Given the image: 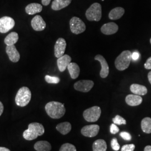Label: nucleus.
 Masks as SVG:
<instances>
[{
	"instance_id": "9",
	"label": "nucleus",
	"mask_w": 151,
	"mask_h": 151,
	"mask_svg": "<svg viewBox=\"0 0 151 151\" xmlns=\"http://www.w3.org/2000/svg\"><path fill=\"white\" fill-rule=\"evenodd\" d=\"M100 130V127L97 124L88 125L83 127L81 129V134L85 137L92 138L98 134Z\"/></svg>"
},
{
	"instance_id": "15",
	"label": "nucleus",
	"mask_w": 151,
	"mask_h": 151,
	"mask_svg": "<svg viewBox=\"0 0 151 151\" xmlns=\"http://www.w3.org/2000/svg\"><path fill=\"white\" fill-rule=\"evenodd\" d=\"M6 52L11 62L16 63L20 60V55L14 45H7L6 48Z\"/></svg>"
},
{
	"instance_id": "21",
	"label": "nucleus",
	"mask_w": 151,
	"mask_h": 151,
	"mask_svg": "<svg viewBox=\"0 0 151 151\" xmlns=\"http://www.w3.org/2000/svg\"><path fill=\"white\" fill-rule=\"evenodd\" d=\"M68 70L70 74V77L75 80L76 79L80 73V68L78 65L76 63H72L70 62L67 67Z\"/></svg>"
},
{
	"instance_id": "33",
	"label": "nucleus",
	"mask_w": 151,
	"mask_h": 151,
	"mask_svg": "<svg viewBox=\"0 0 151 151\" xmlns=\"http://www.w3.org/2000/svg\"><path fill=\"white\" fill-rule=\"evenodd\" d=\"M120 136L125 140H130L132 139V136L129 133L126 132H122L120 133Z\"/></svg>"
},
{
	"instance_id": "16",
	"label": "nucleus",
	"mask_w": 151,
	"mask_h": 151,
	"mask_svg": "<svg viewBox=\"0 0 151 151\" xmlns=\"http://www.w3.org/2000/svg\"><path fill=\"white\" fill-rule=\"evenodd\" d=\"M71 57L67 54H65L58 58L57 60V65L60 72H64L71 62Z\"/></svg>"
},
{
	"instance_id": "22",
	"label": "nucleus",
	"mask_w": 151,
	"mask_h": 151,
	"mask_svg": "<svg viewBox=\"0 0 151 151\" xmlns=\"http://www.w3.org/2000/svg\"><path fill=\"white\" fill-rule=\"evenodd\" d=\"M43 7L39 4L32 3L25 7V11L29 15H34L42 11Z\"/></svg>"
},
{
	"instance_id": "3",
	"label": "nucleus",
	"mask_w": 151,
	"mask_h": 151,
	"mask_svg": "<svg viewBox=\"0 0 151 151\" xmlns=\"http://www.w3.org/2000/svg\"><path fill=\"white\" fill-rule=\"evenodd\" d=\"M132 54L129 50H124L116 57L115 60V66L118 70L122 71L127 69L129 66Z\"/></svg>"
},
{
	"instance_id": "1",
	"label": "nucleus",
	"mask_w": 151,
	"mask_h": 151,
	"mask_svg": "<svg viewBox=\"0 0 151 151\" xmlns=\"http://www.w3.org/2000/svg\"><path fill=\"white\" fill-rule=\"evenodd\" d=\"M46 113L52 119H60L65 113V104L58 101H50L45 106Z\"/></svg>"
},
{
	"instance_id": "4",
	"label": "nucleus",
	"mask_w": 151,
	"mask_h": 151,
	"mask_svg": "<svg viewBox=\"0 0 151 151\" xmlns=\"http://www.w3.org/2000/svg\"><path fill=\"white\" fill-rule=\"evenodd\" d=\"M32 98V93L27 87H22L17 92L15 97L16 105L20 107H24L29 103Z\"/></svg>"
},
{
	"instance_id": "39",
	"label": "nucleus",
	"mask_w": 151,
	"mask_h": 151,
	"mask_svg": "<svg viewBox=\"0 0 151 151\" xmlns=\"http://www.w3.org/2000/svg\"><path fill=\"white\" fill-rule=\"evenodd\" d=\"M0 151H10V150L6 147H0Z\"/></svg>"
},
{
	"instance_id": "11",
	"label": "nucleus",
	"mask_w": 151,
	"mask_h": 151,
	"mask_svg": "<svg viewBox=\"0 0 151 151\" xmlns=\"http://www.w3.org/2000/svg\"><path fill=\"white\" fill-rule=\"evenodd\" d=\"M67 43L65 39L60 38L58 39L54 45V55L57 58L63 56L65 54Z\"/></svg>"
},
{
	"instance_id": "40",
	"label": "nucleus",
	"mask_w": 151,
	"mask_h": 151,
	"mask_svg": "<svg viewBox=\"0 0 151 151\" xmlns=\"http://www.w3.org/2000/svg\"><path fill=\"white\" fill-rule=\"evenodd\" d=\"M144 151H151V146H147L145 148Z\"/></svg>"
},
{
	"instance_id": "23",
	"label": "nucleus",
	"mask_w": 151,
	"mask_h": 151,
	"mask_svg": "<svg viewBox=\"0 0 151 151\" xmlns=\"http://www.w3.org/2000/svg\"><path fill=\"white\" fill-rule=\"evenodd\" d=\"M34 148L37 151H50L52 146L48 141L41 140L36 142Z\"/></svg>"
},
{
	"instance_id": "12",
	"label": "nucleus",
	"mask_w": 151,
	"mask_h": 151,
	"mask_svg": "<svg viewBox=\"0 0 151 151\" xmlns=\"http://www.w3.org/2000/svg\"><path fill=\"white\" fill-rule=\"evenodd\" d=\"M95 60L99 62L101 66V70L100 72V77L103 78H105L108 77L109 73V67L107 61L105 59L103 55L97 54L95 57Z\"/></svg>"
},
{
	"instance_id": "25",
	"label": "nucleus",
	"mask_w": 151,
	"mask_h": 151,
	"mask_svg": "<svg viewBox=\"0 0 151 151\" xmlns=\"http://www.w3.org/2000/svg\"><path fill=\"white\" fill-rule=\"evenodd\" d=\"M93 151H106L107 144L104 139L95 140L92 145Z\"/></svg>"
},
{
	"instance_id": "2",
	"label": "nucleus",
	"mask_w": 151,
	"mask_h": 151,
	"mask_svg": "<svg viewBox=\"0 0 151 151\" xmlns=\"http://www.w3.org/2000/svg\"><path fill=\"white\" fill-rule=\"evenodd\" d=\"M45 132L43 125L38 123H32L29 124L28 129L23 133V137L27 140H32L43 135Z\"/></svg>"
},
{
	"instance_id": "31",
	"label": "nucleus",
	"mask_w": 151,
	"mask_h": 151,
	"mask_svg": "<svg viewBox=\"0 0 151 151\" xmlns=\"http://www.w3.org/2000/svg\"><path fill=\"white\" fill-rule=\"evenodd\" d=\"M111 147L114 151H119L120 148V146L119 145V143L116 138H114L111 141Z\"/></svg>"
},
{
	"instance_id": "28",
	"label": "nucleus",
	"mask_w": 151,
	"mask_h": 151,
	"mask_svg": "<svg viewBox=\"0 0 151 151\" xmlns=\"http://www.w3.org/2000/svg\"><path fill=\"white\" fill-rule=\"evenodd\" d=\"M60 151H77V150L74 145L67 143L60 147Z\"/></svg>"
},
{
	"instance_id": "26",
	"label": "nucleus",
	"mask_w": 151,
	"mask_h": 151,
	"mask_svg": "<svg viewBox=\"0 0 151 151\" xmlns=\"http://www.w3.org/2000/svg\"><path fill=\"white\" fill-rule=\"evenodd\" d=\"M19 40L18 34L16 32H12L10 33L6 37L4 42L7 45H13L17 42Z\"/></svg>"
},
{
	"instance_id": "20",
	"label": "nucleus",
	"mask_w": 151,
	"mask_h": 151,
	"mask_svg": "<svg viewBox=\"0 0 151 151\" xmlns=\"http://www.w3.org/2000/svg\"><path fill=\"white\" fill-rule=\"evenodd\" d=\"M72 0H54L52 4V9L54 11H58L67 7Z\"/></svg>"
},
{
	"instance_id": "5",
	"label": "nucleus",
	"mask_w": 151,
	"mask_h": 151,
	"mask_svg": "<svg viewBox=\"0 0 151 151\" xmlns=\"http://www.w3.org/2000/svg\"><path fill=\"white\" fill-rule=\"evenodd\" d=\"M87 19L90 22H99L102 17L101 6L99 3H94L86 11Z\"/></svg>"
},
{
	"instance_id": "6",
	"label": "nucleus",
	"mask_w": 151,
	"mask_h": 151,
	"mask_svg": "<svg viewBox=\"0 0 151 151\" xmlns=\"http://www.w3.org/2000/svg\"><path fill=\"white\" fill-rule=\"evenodd\" d=\"M101 114V108L98 106H94L85 110L83 111V116L87 122H95L100 118Z\"/></svg>"
},
{
	"instance_id": "42",
	"label": "nucleus",
	"mask_w": 151,
	"mask_h": 151,
	"mask_svg": "<svg viewBox=\"0 0 151 151\" xmlns=\"http://www.w3.org/2000/svg\"><path fill=\"white\" fill-rule=\"evenodd\" d=\"M150 43L151 44V39H150Z\"/></svg>"
},
{
	"instance_id": "19",
	"label": "nucleus",
	"mask_w": 151,
	"mask_h": 151,
	"mask_svg": "<svg viewBox=\"0 0 151 151\" xmlns=\"http://www.w3.org/2000/svg\"><path fill=\"white\" fill-rule=\"evenodd\" d=\"M125 13L124 8L117 7L110 11L109 14V18L112 20H116L120 19Z\"/></svg>"
},
{
	"instance_id": "34",
	"label": "nucleus",
	"mask_w": 151,
	"mask_h": 151,
	"mask_svg": "<svg viewBox=\"0 0 151 151\" xmlns=\"http://www.w3.org/2000/svg\"><path fill=\"white\" fill-rule=\"evenodd\" d=\"M110 132L111 134H115L119 132V128L116 125V124H112L110 125Z\"/></svg>"
},
{
	"instance_id": "13",
	"label": "nucleus",
	"mask_w": 151,
	"mask_h": 151,
	"mask_svg": "<svg viewBox=\"0 0 151 151\" xmlns=\"http://www.w3.org/2000/svg\"><path fill=\"white\" fill-rule=\"evenodd\" d=\"M118 25L113 22H110L104 24L101 27V32L106 35H113L118 31Z\"/></svg>"
},
{
	"instance_id": "32",
	"label": "nucleus",
	"mask_w": 151,
	"mask_h": 151,
	"mask_svg": "<svg viewBox=\"0 0 151 151\" xmlns=\"http://www.w3.org/2000/svg\"><path fill=\"white\" fill-rule=\"evenodd\" d=\"M135 146L134 144L125 145L122 147L121 151H134Z\"/></svg>"
},
{
	"instance_id": "29",
	"label": "nucleus",
	"mask_w": 151,
	"mask_h": 151,
	"mask_svg": "<svg viewBox=\"0 0 151 151\" xmlns=\"http://www.w3.org/2000/svg\"><path fill=\"white\" fill-rule=\"evenodd\" d=\"M45 80L48 83L57 84L60 82V78H58L57 77L46 75L45 76Z\"/></svg>"
},
{
	"instance_id": "37",
	"label": "nucleus",
	"mask_w": 151,
	"mask_h": 151,
	"mask_svg": "<svg viewBox=\"0 0 151 151\" xmlns=\"http://www.w3.org/2000/svg\"><path fill=\"white\" fill-rule=\"evenodd\" d=\"M51 0H42V3L44 6H48L50 4Z\"/></svg>"
},
{
	"instance_id": "24",
	"label": "nucleus",
	"mask_w": 151,
	"mask_h": 151,
	"mask_svg": "<svg viewBox=\"0 0 151 151\" xmlns=\"http://www.w3.org/2000/svg\"><path fill=\"white\" fill-rule=\"evenodd\" d=\"M72 125L69 122H63L56 126V129L63 135H66L70 132Z\"/></svg>"
},
{
	"instance_id": "10",
	"label": "nucleus",
	"mask_w": 151,
	"mask_h": 151,
	"mask_svg": "<svg viewBox=\"0 0 151 151\" xmlns=\"http://www.w3.org/2000/svg\"><path fill=\"white\" fill-rule=\"evenodd\" d=\"M94 86V82L91 80H80L74 84L76 90L82 92H88Z\"/></svg>"
},
{
	"instance_id": "27",
	"label": "nucleus",
	"mask_w": 151,
	"mask_h": 151,
	"mask_svg": "<svg viewBox=\"0 0 151 151\" xmlns=\"http://www.w3.org/2000/svg\"><path fill=\"white\" fill-rule=\"evenodd\" d=\"M141 128L142 131L147 133H151V118L149 117H146L142 119L141 122Z\"/></svg>"
},
{
	"instance_id": "14",
	"label": "nucleus",
	"mask_w": 151,
	"mask_h": 151,
	"mask_svg": "<svg viewBox=\"0 0 151 151\" xmlns=\"http://www.w3.org/2000/svg\"><path fill=\"white\" fill-rule=\"evenodd\" d=\"M32 27L35 31H43L46 27V23L42 17L40 15L35 16L31 22Z\"/></svg>"
},
{
	"instance_id": "18",
	"label": "nucleus",
	"mask_w": 151,
	"mask_h": 151,
	"mask_svg": "<svg viewBox=\"0 0 151 151\" xmlns=\"http://www.w3.org/2000/svg\"><path fill=\"white\" fill-rule=\"evenodd\" d=\"M130 90L132 93L135 95L143 96L147 93V88L146 86L141 85L139 84L133 83L130 87Z\"/></svg>"
},
{
	"instance_id": "41",
	"label": "nucleus",
	"mask_w": 151,
	"mask_h": 151,
	"mask_svg": "<svg viewBox=\"0 0 151 151\" xmlns=\"http://www.w3.org/2000/svg\"><path fill=\"white\" fill-rule=\"evenodd\" d=\"M148 81L150 82V83L151 84V71H150L148 74Z\"/></svg>"
},
{
	"instance_id": "30",
	"label": "nucleus",
	"mask_w": 151,
	"mask_h": 151,
	"mask_svg": "<svg viewBox=\"0 0 151 151\" xmlns=\"http://www.w3.org/2000/svg\"><path fill=\"white\" fill-rule=\"evenodd\" d=\"M113 122L114 124L117 125H125L127 124L126 120L119 115H116L115 117L113 119Z\"/></svg>"
},
{
	"instance_id": "36",
	"label": "nucleus",
	"mask_w": 151,
	"mask_h": 151,
	"mask_svg": "<svg viewBox=\"0 0 151 151\" xmlns=\"http://www.w3.org/2000/svg\"><path fill=\"white\" fill-rule=\"evenodd\" d=\"M139 56V55L138 53L134 52V53L132 54V58L134 60H137V59H138Z\"/></svg>"
},
{
	"instance_id": "17",
	"label": "nucleus",
	"mask_w": 151,
	"mask_h": 151,
	"mask_svg": "<svg viewBox=\"0 0 151 151\" xmlns=\"http://www.w3.org/2000/svg\"><path fill=\"white\" fill-rule=\"evenodd\" d=\"M143 101V99L139 95L130 94L125 97V102L130 106H136L139 105Z\"/></svg>"
},
{
	"instance_id": "7",
	"label": "nucleus",
	"mask_w": 151,
	"mask_h": 151,
	"mask_svg": "<svg viewBox=\"0 0 151 151\" xmlns=\"http://www.w3.org/2000/svg\"><path fill=\"white\" fill-rule=\"evenodd\" d=\"M70 25L71 32L76 35L84 32L86 29L84 22L77 17H73L70 19Z\"/></svg>"
},
{
	"instance_id": "38",
	"label": "nucleus",
	"mask_w": 151,
	"mask_h": 151,
	"mask_svg": "<svg viewBox=\"0 0 151 151\" xmlns=\"http://www.w3.org/2000/svg\"><path fill=\"white\" fill-rule=\"evenodd\" d=\"M4 109V107L3 104L0 101V116L2 115V114L3 113Z\"/></svg>"
},
{
	"instance_id": "8",
	"label": "nucleus",
	"mask_w": 151,
	"mask_h": 151,
	"mask_svg": "<svg viewBox=\"0 0 151 151\" xmlns=\"http://www.w3.org/2000/svg\"><path fill=\"white\" fill-rule=\"evenodd\" d=\"M14 20L9 16H4L0 19V32L6 33L15 26Z\"/></svg>"
},
{
	"instance_id": "35",
	"label": "nucleus",
	"mask_w": 151,
	"mask_h": 151,
	"mask_svg": "<svg viewBox=\"0 0 151 151\" xmlns=\"http://www.w3.org/2000/svg\"><path fill=\"white\" fill-rule=\"evenodd\" d=\"M144 67L146 70H151V57L148 58L146 60V62L144 65Z\"/></svg>"
}]
</instances>
